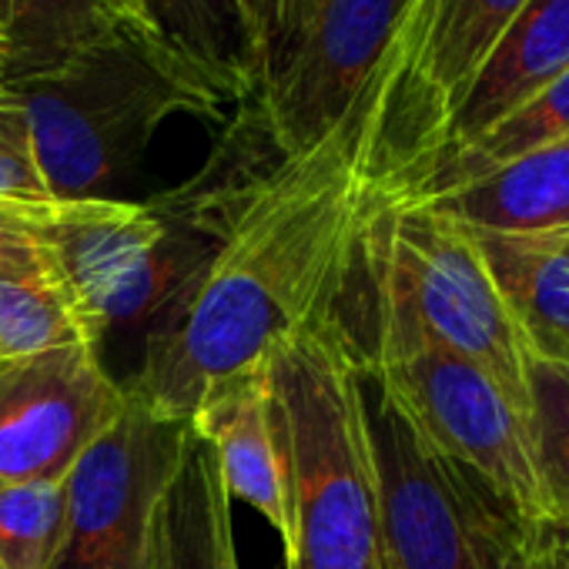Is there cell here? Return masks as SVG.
Returning <instances> with one entry per match:
<instances>
[{"label":"cell","instance_id":"1","mask_svg":"<svg viewBox=\"0 0 569 569\" xmlns=\"http://www.w3.org/2000/svg\"><path fill=\"white\" fill-rule=\"evenodd\" d=\"M386 191L369 164L359 104L309 154L281 158L218 228L164 326L148 336L128 399L188 422L208 386L251 369L271 342L326 319L352 241Z\"/></svg>","mask_w":569,"mask_h":569},{"label":"cell","instance_id":"2","mask_svg":"<svg viewBox=\"0 0 569 569\" xmlns=\"http://www.w3.org/2000/svg\"><path fill=\"white\" fill-rule=\"evenodd\" d=\"M322 322L359 369L409 342L442 346L479 366L529 419V352L476 238L419 198L389 188L376 198Z\"/></svg>","mask_w":569,"mask_h":569},{"label":"cell","instance_id":"3","mask_svg":"<svg viewBox=\"0 0 569 569\" xmlns=\"http://www.w3.org/2000/svg\"><path fill=\"white\" fill-rule=\"evenodd\" d=\"M284 449L289 569H379V479L362 372L319 319L261 359Z\"/></svg>","mask_w":569,"mask_h":569},{"label":"cell","instance_id":"4","mask_svg":"<svg viewBox=\"0 0 569 569\" xmlns=\"http://www.w3.org/2000/svg\"><path fill=\"white\" fill-rule=\"evenodd\" d=\"M8 88L28 111L51 198H104L171 114L221 108L168 44L134 24H118L58 71Z\"/></svg>","mask_w":569,"mask_h":569},{"label":"cell","instance_id":"5","mask_svg":"<svg viewBox=\"0 0 569 569\" xmlns=\"http://www.w3.org/2000/svg\"><path fill=\"white\" fill-rule=\"evenodd\" d=\"M529 0H409L359 118L372 171L406 191L432 161L472 78Z\"/></svg>","mask_w":569,"mask_h":569},{"label":"cell","instance_id":"6","mask_svg":"<svg viewBox=\"0 0 569 569\" xmlns=\"http://www.w3.org/2000/svg\"><path fill=\"white\" fill-rule=\"evenodd\" d=\"M362 392L379 479V569H506L526 526L432 452L366 376Z\"/></svg>","mask_w":569,"mask_h":569},{"label":"cell","instance_id":"7","mask_svg":"<svg viewBox=\"0 0 569 569\" xmlns=\"http://www.w3.org/2000/svg\"><path fill=\"white\" fill-rule=\"evenodd\" d=\"M409 0H271L258 88L281 158L319 148L359 104Z\"/></svg>","mask_w":569,"mask_h":569},{"label":"cell","instance_id":"8","mask_svg":"<svg viewBox=\"0 0 569 569\" xmlns=\"http://www.w3.org/2000/svg\"><path fill=\"white\" fill-rule=\"evenodd\" d=\"M442 459L479 479L526 529L549 522L529 419L469 359L409 342L359 369Z\"/></svg>","mask_w":569,"mask_h":569},{"label":"cell","instance_id":"9","mask_svg":"<svg viewBox=\"0 0 569 569\" xmlns=\"http://www.w3.org/2000/svg\"><path fill=\"white\" fill-rule=\"evenodd\" d=\"M188 422L134 399L88 442L64 476L68 542L61 569H144L154 509L171 486Z\"/></svg>","mask_w":569,"mask_h":569},{"label":"cell","instance_id":"10","mask_svg":"<svg viewBox=\"0 0 569 569\" xmlns=\"http://www.w3.org/2000/svg\"><path fill=\"white\" fill-rule=\"evenodd\" d=\"M41 244L94 332L141 322L191 271L171 251L164 214L121 198H51L38 208Z\"/></svg>","mask_w":569,"mask_h":569},{"label":"cell","instance_id":"11","mask_svg":"<svg viewBox=\"0 0 569 569\" xmlns=\"http://www.w3.org/2000/svg\"><path fill=\"white\" fill-rule=\"evenodd\" d=\"M124 402L94 346L0 359V489L68 476Z\"/></svg>","mask_w":569,"mask_h":569},{"label":"cell","instance_id":"12","mask_svg":"<svg viewBox=\"0 0 569 569\" xmlns=\"http://www.w3.org/2000/svg\"><path fill=\"white\" fill-rule=\"evenodd\" d=\"M191 432L211 449L231 502L251 506L284 539L289 532V479L284 449L268 402L264 366L241 369L204 389L188 416Z\"/></svg>","mask_w":569,"mask_h":569},{"label":"cell","instance_id":"13","mask_svg":"<svg viewBox=\"0 0 569 569\" xmlns=\"http://www.w3.org/2000/svg\"><path fill=\"white\" fill-rule=\"evenodd\" d=\"M562 71H569V0H529L472 78L442 131L432 161L482 138L489 128L549 88Z\"/></svg>","mask_w":569,"mask_h":569},{"label":"cell","instance_id":"14","mask_svg":"<svg viewBox=\"0 0 569 569\" xmlns=\"http://www.w3.org/2000/svg\"><path fill=\"white\" fill-rule=\"evenodd\" d=\"M472 238L526 352L569 369V231Z\"/></svg>","mask_w":569,"mask_h":569},{"label":"cell","instance_id":"15","mask_svg":"<svg viewBox=\"0 0 569 569\" xmlns=\"http://www.w3.org/2000/svg\"><path fill=\"white\" fill-rule=\"evenodd\" d=\"M472 231H569V138L522 154L436 198H419Z\"/></svg>","mask_w":569,"mask_h":569},{"label":"cell","instance_id":"16","mask_svg":"<svg viewBox=\"0 0 569 569\" xmlns=\"http://www.w3.org/2000/svg\"><path fill=\"white\" fill-rule=\"evenodd\" d=\"M144 569H238L231 499L211 449L191 426L178 472L154 509Z\"/></svg>","mask_w":569,"mask_h":569},{"label":"cell","instance_id":"17","mask_svg":"<svg viewBox=\"0 0 569 569\" xmlns=\"http://www.w3.org/2000/svg\"><path fill=\"white\" fill-rule=\"evenodd\" d=\"M148 28L228 104L258 88V48L238 0H141Z\"/></svg>","mask_w":569,"mask_h":569},{"label":"cell","instance_id":"18","mask_svg":"<svg viewBox=\"0 0 569 569\" xmlns=\"http://www.w3.org/2000/svg\"><path fill=\"white\" fill-rule=\"evenodd\" d=\"M118 24L128 21L114 14L108 0H0L4 84L58 71Z\"/></svg>","mask_w":569,"mask_h":569},{"label":"cell","instance_id":"19","mask_svg":"<svg viewBox=\"0 0 569 569\" xmlns=\"http://www.w3.org/2000/svg\"><path fill=\"white\" fill-rule=\"evenodd\" d=\"M569 138V71H562L549 88H542L532 101H526L519 111L502 118L496 128H489L472 144L436 158L412 188L399 191L409 198H436L442 191H452L486 171H496L522 154H532L546 144H556Z\"/></svg>","mask_w":569,"mask_h":569},{"label":"cell","instance_id":"20","mask_svg":"<svg viewBox=\"0 0 569 569\" xmlns=\"http://www.w3.org/2000/svg\"><path fill=\"white\" fill-rule=\"evenodd\" d=\"M64 346L101 349V336L58 268L0 274V359L41 356Z\"/></svg>","mask_w":569,"mask_h":569},{"label":"cell","instance_id":"21","mask_svg":"<svg viewBox=\"0 0 569 569\" xmlns=\"http://www.w3.org/2000/svg\"><path fill=\"white\" fill-rule=\"evenodd\" d=\"M64 542H68L64 476L0 489V566L61 569Z\"/></svg>","mask_w":569,"mask_h":569},{"label":"cell","instance_id":"22","mask_svg":"<svg viewBox=\"0 0 569 569\" xmlns=\"http://www.w3.org/2000/svg\"><path fill=\"white\" fill-rule=\"evenodd\" d=\"M529 436L539 489L556 529H569V369L529 356Z\"/></svg>","mask_w":569,"mask_h":569},{"label":"cell","instance_id":"23","mask_svg":"<svg viewBox=\"0 0 569 569\" xmlns=\"http://www.w3.org/2000/svg\"><path fill=\"white\" fill-rule=\"evenodd\" d=\"M0 201H51L21 98L0 84Z\"/></svg>","mask_w":569,"mask_h":569},{"label":"cell","instance_id":"24","mask_svg":"<svg viewBox=\"0 0 569 569\" xmlns=\"http://www.w3.org/2000/svg\"><path fill=\"white\" fill-rule=\"evenodd\" d=\"M41 204L44 201H0V274H21L51 264L38 234Z\"/></svg>","mask_w":569,"mask_h":569},{"label":"cell","instance_id":"25","mask_svg":"<svg viewBox=\"0 0 569 569\" xmlns=\"http://www.w3.org/2000/svg\"><path fill=\"white\" fill-rule=\"evenodd\" d=\"M506 569H569V559H562L539 529H522L509 549Z\"/></svg>","mask_w":569,"mask_h":569},{"label":"cell","instance_id":"26","mask_svg":"<svg viewBox=\"0 0 569 569\" xmlns=\"http://www.w3.org/2000/svg\"><path fill=\"white\" fill-rule=\"evenodd\" d=\"M241 8V18L254 38V48H258V58H261V38H264V24H268V14H271V0H238Z\"/></svg>","mask_w":569,"mask_h":569},{"label":"cell","instance_id":"27","mask_svg":"<svg viewBox=\"0 0 569 569\" xmlns=\"http://www.w3.org/2000/svg\"><path fill=\"white\" fill-rule=\"evenodd\" d=\"M108 4L114 8V14H118L121 21H128V24H134V28H141L144 34L154 38V31L148 28V18H144V4H141V0H108ZM161 44H164V41H161Z\"/></svg>","mask_w":569,"mask_h":569},{"label":"cell","instance_id":"28","mask_svg":"<svg viewBox=\"0 0 569 569\" xmlns=\"http://www.w3.org/2000/svg\"><path fill=\"white\" fill-rule=\"evenodd\" d=\"M0 569H4V566H0Z\"/></svg>","mask_w":569,"mask_h":569}]
</instances>
